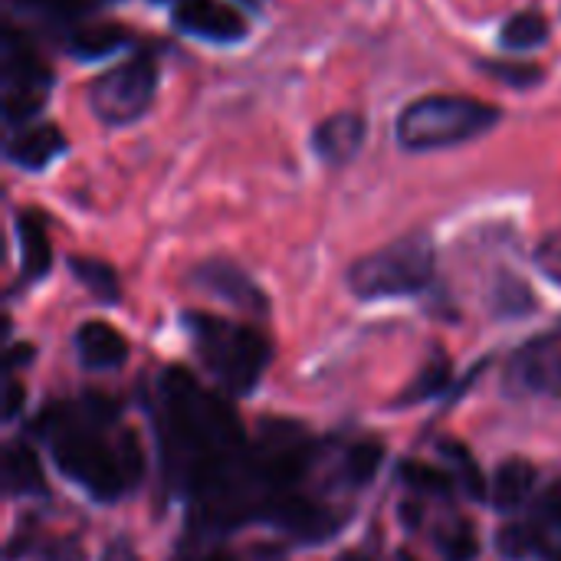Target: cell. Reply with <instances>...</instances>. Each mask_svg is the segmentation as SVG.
Returning a JSON list of instances; mask_svg holds the SVG:
<instances>
[{"label": "cell", "mask_w": 561, "mask_h": 561, "mask_svg": "<svg viewBox=\"0 0 561 561\" xmlns=\"http://www.w3.org/2000/svg\"><path fill=\"white\" fill-rule=\"evenodd\" d=\"M506 381L519 394H536V398H561V348L552 345H533L523 348L510 368Z\"/></svg>", "instance_id": "8fae6325"}, {"label": "cell", "mask_w": 561, "mask_h": 561, "mask_svg": "<svg viewBox=\"0 0 561 561\" xmlns=\"http://www.w3.org/2000/svg\"><path fill=\"white\" fill-rule=\"evenodd\" d=\"M480 69L490 72L493 79L513 85V89H526V85H539L542 82V66L536 62H506V59H480Z\"/></svg>", "instance_id": "83f0119b"}, {"label": "cell", "mask_w": 561, "mask_h": 561, "mask_svg": "<svg viewBox=\"0 0 561 561\" xmlns=\"http://www.w3.org/2000/svg\"><path fill=\"white\" fill-rule=\"evenodd\" d=\"M552 561H561V552H559V556H552Z\"/></svg>", "instance_id": "ab89813d"}, {"label": "cell", "mask_w": 561, "mask_h": 561, "mask_svg": "<svg viewBox=\"0 0 561 561\" xmlns=\"http://www.w3.org/2000/svg\"><path fill=\"white\" fill-rule=\"evenodd\" d=\"M450 385V362L447 358H440V355H434L427 365H424V371L417 375V381L404 391V404H414V401H427V398H437L444 388Z\"/></svg>", "instance_id": "cb8c5ba5"}, {"label": "cell", "mask_w": 561, "mask_h": 561, "mask_svg": "<svg viewBox=\"0 0 561 561\" xmlns=\"http://www.w3.org/2000/svg\"><path fill=\"white\" fill-rule=\"evenodd\" d=\"M345 561H365V559H358V556H348V559Z\"/></svg>", "instance_id": "f35d334b"}, {"label": "cell", "mask_w": 561, "mask_h": 561, "mask_svg": "<svg viewBox=\"0 0 561 561\" xmlns=\"http://www.w3.org/2000/svg\"><path fill=\"white\" fill-rule=\"evenodd\" d=\"M171 20L181 33L210 43H237L247 36L243 13L224 0H174Z\"/></svg>", "instance_id": "9c48e42d"}, {"label": "cell", "mask_w": 561, "mask_h": 561, "mask_svg": "<svg viewBox=\"0 0 561 561\" xmlns=\"http://www.w3.org/2000/svg\"><path fill=\"white\" fill-rule=\"evenodd\" d=\"M16 243H20V276L23 283H36L53 266V243L46 237V227L39 214L23 210L16 214Z\"/></svg>", "instance_id": "9a60e30c"}, {"label": "cell", "mask_w": 561, "mask_h": 561, "mask_svg": "<svg viewBox=\"0 0 561 561\" xmlns=\"http://www.w3.org/2000/svg\"><path fill=\"white\" fill-rule=\"evenodd\" d=\"M312 457V440L299 424L289 421H266L260 427V440L250 450L247 470L250 477L270 493H289L299 477L306 473Z\"/></svg>", "instance_id": "8992f818"}, {"label": "cell", "mask_w": 561, "mask_h": 561, "mask_svg": "<svg viewBox=\"0 0 561 561\" xmlns=\"http://www.w3.org/2000/svg\"><path fill=\"white\" fill-rule=\"evenodd\" d=\"M533 309H536L533 289L516 276H500V283L493 289V312L503 316V319H519V316H526Z\"/></svg>", "instance_id": "7402d4cb"}, {"label": "cell", "mask_w": 561, "mask_h": 561, "mask_svg": "<svg viewBox=\"0 0 561 561\" xmlns=\"http://www.w3.org/2000/svg\"><path fill=\"white\" fill-rule=\"evenodd\" d=\"M549 39V20L546 13L539 10H519L513 13L503 30H500V46L510 49V53H526V49H536Z\"/></svg>", "instance_id": "d6986e66"}, {"label": "cell", "mask_w": 561, "mask_h": 561, "mask_svg": "<svg viewBox=\"0 0 561 561\" xmlns=\"http://www.w3.org/2000/svg\"><path fill=\"white\" fill-rule=\"evenodd\" d=\"M184 329L197 358L230 394H250L260 385L270 365V342L263 332L207 312H187Z\"/></svg>", "instance_id": "6da1fadb"}, {"label": "cell", "mask_w": 561, "mask_h": 561, "mask_svg": "<svg viewBox=\"0 0 561 561\" xmlns=\"http://www.w3.org/2000/svg\"><path fill=\"white\" fill-rule=\"evenodd\" d=\"M102 561H141V556L128 539H112L102 552Z\"/></svg>", "instance_id": "1f68e13d"}, {"label": "cell", "mask_w": 561, "mask_h": 561, "mask_svg": "<svg viewBox=\"0 0 561 561\" xmlns=\"http://www.w3.org/2000/svg\"><path fill=\"white\" fill-rule=\"evenodd\" d=\"M437 549L444 561H473L480 556V539L467 523H454L450 529H440Z\"/></svg>", "instance_id": "4316f807"}, {"label": "cell", "mask_w": 561, "mask_h": 561, "mask_svg": "<svg viewBox=\"0 0 561 561\" xmlns=\"http://www.w3.org/2000/svg\"><path fill=\"white\" fill-rule=\"evenodd\" d=\"M503 112L470 95H424L401 108L398 141L408 151H437L486 135Z\"/></svg>", "instance_id": "7a4b0ae2"}, {"label": "cell", "mask_w": 561, "mask_h": 561, "mask_svg": "<svg viewBox=\"0 0 561 561\" xmlns=\"http://www.w3.org/2000/svg\"><path fill=\"white\" fill-rule=\"evenodd\" d=\"M536 480H539V473H536V467H533L529 460L510 457V460L496 470V477H493V483H490L493 506H496L500 513H516V510L533 496Z\"/></svg>", "instance_id": "2e32d148"}, {"label": "cell", "mask_w": 561, "mask_h": 561, "mask_svg": "<svg viewBox=\"0 0 561 561\" xmlns=\"http://www.w3.org/2000/svg\"><path fill=\"white\" fill-rule=\"evenodd\" d=\"M542 516L561 533V483L559 486H552V490L542 496Z\"/></svg>", "instance_id": "836d02e7"}, {"label": "cell", "mask_w": 561, "mask_h": 561, "mask_svg": "<svg viewBox=\"0 0 561 561\" xmlns=\"http://www.w3.org/2000/svg\"><path fill=\"white\" fill-rule=\"evenodd\" d=\"M263 516L299 542H325L339 529V516H332L325 506H319L316 500L299 496L293 490L270 496V503L263 506Z\"/></svg>", "instance_id": "ba28073f"}, {"label": "cell", "mask_w": 561, "mask_h": 561, "mask_svg": "<svg viewBox=\"0 0 561 561\" xmlns=\"http://www.w3.org/2000/svg\"><path fill=\"white\" fill-rule=\"evenodd\" d=\"M53 89V72L33 56V49L7 26L3 33V56H0V102L3 122L10 128L26 125Z\"/></svg>", "instance_id": "52a82bcc"}, {"label": "cell", "mask_w": 561, "mask_h": 561, "mask_svg": "<svg viewBox=\"0 0 561 561\" xmlns=\"http://www.w3.org/2000/svg\"><path fill=\"white\" fill-rule=\"evenodd\" d=\"M76 352H79V362L85 368H92V371H112V368H122L125 365L128 342L108 322H85L76 332Z\"/></svg>", "instance_id": "5bb4252c"}, {"label": "cell", "mask_w": 561, "mask_h": 561, "mask_svg": "<svg viewBox=\"0 0 561 561\" xmlns=\"http://www.w3.org/2000/svg\"><path fill=\"white\" fill-rule=\"evenodd\" d=\"M440 454L450 457V463L457 467V477H460L463 490H467L473 500H483V496H486V483H483V473H480V467L473 463L470 450H467L463 444H457V440H440Z\"/></svg>", "instance_id": "484cf974"}, {"label": "cell", "mask_w": 561, "mask_h": 561, "mask_svg": "<svg viewBox=\"0 0 561 561\" xmlns=\"http://www.w3.org/2000/svg\"><path fill=\"white\" fill-rule=\"evenodd\" d=\"M128 43V33L118 23H82L69 33L66 49L79 59H102Z\"/></svg>", "instance_id": "ac0fdd59"}, {"label": "cell", "mask_w": 561, "mask_h": 561, "mask_svg": "<svg viewBox=\"0 0 561 561\" xmlns=\"http://www.w3.org/2000/svg\"><path fill=\"white\" fill-rule=\"evenodd\" d=\"M3 480L13 496H43L46 477L39 467V457L26 444H10L3 450Z\"/></svg>", "instance_id": "e0dca14e"}, {"label": "cell", "mask_w": 561, "mask_h": 561, "mask_svg": "<svg viewBox=\"0 0 561 561\" xmlns=\"http://www.w3.org/2000/svg\"><path fill=\"white\" fill-rule=\"evenodd\" d=\"M154 89H158L154 62L148 56H135L92 79L89 108L102 125H128L151 108Z\"/></svg>", "instance_id": "5b68a950"}, {"label": "cell", "mask_w": 561, "mask_h": 561, "mask_svg": "<svg viewBox=\"0 0 561 561\" xmlns=\"http://www.w3.org/2000/svg\"><path fill=\"white\" fill-rule=\"evenodd\" d=\"M365 131H368V125L358 112H339L316 125L312 148L325 164H348L362 151Z\"/></svg>", "instance_id": "4fadbf2b"}, {"label": "cell", "mask_w": 561, "mask_h": 561, "mask_svg": "<svg viewBox=\"0 0 561 561\" xmlns=\"http://www.w3.org/2000/svg\"><path fill=\"white\" fill-rule=\"evenodd\" d=\"M536 266L542 270L546 279H552L561 286V230L549 233L539 247H536Z\"/></svg>", "instance_id": "f1b7e54d"}, {"label": "cell", "mask_w": 561, "mask_h": 561, "mask_svg": "<svg viewBox=\"0 0 561 561\" xmlns=\"http://www.w3.org/2000/svg\"><path fill=\"white\" fill-rule=\"evenodd\" d=\"M496 549L510 561H529L546 549V542L536 526H506L496 536Z\"/></svg>", "instance_id": "603a6c76"}, {"label": "cell", "mask_w": 561, "mask_h": 561, "mask_svg": "<svg viewBox=\"0 0 561 561\" xmlns=\"http://www.w3.org/2000/svg\"><path fill=\"white\" fill-rule=\"evenodd\" d=\"M118 460H122V470H125V477H128V486H135L138 480H141V473H145V457H141V447H138V437L135 434H122L118 437Z\"/></svg>", "instance_id": "f546056e"}, {"label": "cell", "mask_w": 561, "mask_h": 561, "mask_svg": "<svg viewBox=\"0 0 561 561\" xmlns=\"http://www.w3.org/2000/svg\"><path fill=\"white\" fill-rule=\"evenodd\" d=\"M62 151H66V135L53 122H43V125H16V128H10V138L3 145L7 161L16 164V168H23V171H43Z\"/></svg>", "instance_id": "7c38bea8"}, {"label": "cell", "mask_w": 561, "mask_h": 561, "mask_svg": "<svg viewBox=\"0 0 561 561\" xmlns=\"http://www.w3.org/2000/svg\"><path fill=\"white\" fill-rule=\"evenodd\" d=\"M381 463H385V444L368 437V440H358L345 450L342 477L348 486H368L378 477Z\"/></svg>", "instance_id": "ffe728a7"}, {"label": "cell", "mask_w": 561, "mask_h": 561, "mask_svg": "<svg viewBox=\"0 0 561 561\" xmlns=\"http://www.w3.org/2000/svg\"><path fill=\"white\" fill-rule=\"evenodd\" d=\"M30 3L33 7H43L53 16H76V13H85V10L99 7L102 0H30Z\"/></svg>", "instance_id": "4dcf8cb0"}, {"label": "cell", "mask_w": 561, "mask_h": 561, "mask_svg": "<svg viewBox=\"0 0 561 561\" xmlns=\"http://www.w3.org/2000/svg\"><path fill=\"white\" fill-rule=\"evenodd\" d=\"M401 477H404V483L411 490L427 493V496H450L454 483H457V477H450V473H444V470H437L431 463H404Z\"/></svg>", "instance_id": "d4e9b609"}, {"label": "cell", "mask_w": 561, "mask_h": 561, "mask_svg": "<svg viewBox=\"0 0 561 561\" xmlns=\"http://www.w3.org/2000/svg\"><path fill=\"white\" fill-rule=\"evenodd\" d=\"M243 3H250V7H260V0H243Z\"/></svg>", "instance_id": "8d00e7d4"}, {"label": "cell", "mask_w": 561, "mask_h": 561, "mask_svg": "<svg viewBox=\"0 0 561 561\" xmlns=\"http://www.w3.org/2000/svg\"><path fill=\"white\" fill-rule=\"evenodd\" d=\"M23 398H26L23 385H20L16 378H10V381H7V408H3V417H7V421H13V417L20 414V408H23Z\"/></svg>", "instance_id": "d6a6232c"}, {"label": "cell", "mask_w": 561, "mask_h": 561, "mask_svg": "<svg viewBox=\"0 0 561 561\" xmlns=\"http://www.w3.org/2000/svg\"><path fill=\"white\" fill-rule=\"evenodd\" d=\"M434 279V243L427 233H408L348 270V289L358 299L417 296Z\"/></svg>", "instance_id": "3957f363"}, {"label": "cell", "mask_w": 561, "mask_h": 561, "mask_svg": "<svg viewBox=\"0 0 561 561\" xmlns=\"http://www.w3.org/2000/svg\"><path fill=\"white\" fill-rule=\"evenodd\" d=\"M49 447L56 467L95 500H118L128 490L118 450L108 447L95 431L59 417L49 434Z\"/></svg>", "instance_id": "277c9868"}, {"label": "cell", "mask_w": 561, "mask_h": 561, "mask_svg": "<svg viewBox=\"0 0 561 561\" xmlns=\"http://www.w3.org/2000/svg\"><path fill=\"white\" fill-rule=\"evenodd\" d=\"M30 352H33L30 345H16V348L10 352V371H13V368H16L20 362H30V358H33Z\"/></svg>", "instance_id": "e575fe53"}, {"label": "cell", "mask_w": 561, "mask_h": 561, "mask_svg": "<svg viewBox=\"0 0 561 561\" xmlns=\"http://www.w3.org/2000/svg\"><path fill=\"white\" fill-rule=\"evenodd\" d=\"M398 559H401V561H414V559H411V556H408V552H401Z\"/></svg>", "instance_id": "d590c367"}, {"label": "cell", "mask_w": 561, "mask_h": 561, "mask_svg": "<svg viewBox=\"0 0 561 561\" xmlns=\"http://www.w3.org/2000/svg\"><path fill=\"white\" fill-rule=\"evenodd\" d=\"M207 561H227V559H224V556H210V559H207Z\"/></svg>", "instance_id": "74e56055"}, {"label": "cell", "mask_w": 561, "mask_h": 561, "mask_svg": "<svg viewBox=\"0 0 561 561\" xmlns=\"http://www.w3.org/2000/svg\"><path fill=\"white\" fill-rule=\"evenodd\" d=\"M191 283L201 289V293H210L243 312H253V316H263L266 312V296L263 289L230 260H207L201 263L194 273H191Z\"/></svg>", "instance_id": "30bf717a"}, {"label": "cell", "mask_w": 561, "mask_h": 561, "mask_svg": "<svg viewBox=\"0 0 561 561\" xmlns=\"http://www.w3.org/2000/svg\"><path fill=\"white\" fill-rule=\"evenodd\" d=\"M72 276L99 299V302H118V276L105 260H92V256H72L69 260Z\"/></svg>", "instance_id": "44dd1931"}]
</instances>
